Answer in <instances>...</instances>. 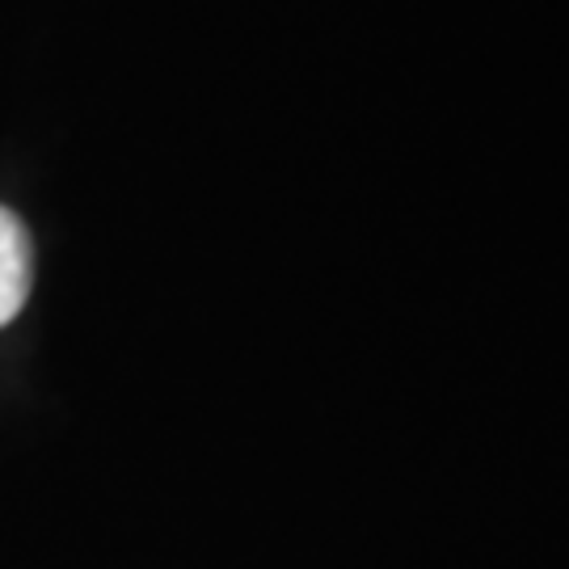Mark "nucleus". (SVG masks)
<instances>
[{
    "label": "nucleus",
    "instance_id": "obj_1",
    "mask_svg": "<svg viewBox=\"0 0 569 569\" xmlns=\"http://www.w3.org/2000/svg\"><path fill=\"white\" fill-rule=\"evenodd\" d=\"M30 283H34L30 232L9 207H0V326H9L21 312Z\"/></svg>",
    "mask_w": 569,
    "mask_h": 569
}]
</instances>
